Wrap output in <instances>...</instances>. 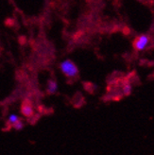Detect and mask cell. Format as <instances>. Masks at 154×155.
Segmentation results:
<instances>
[{
	"label": "cell",
	"mask_w": 154,
	"mask_h": 155,
	"mask_svg": "<svg viewBox=\"0 0 154 155\" xmlns=\"http://www.w3.org/2000/svg\"><path fill=\"white\" fill-rule=\"evenodd\" d=\"M130 92H132V85H130V83L124 84V86H123V93H124V95L129 96L130 94Z\"/></svg>",
	"instance_id": "cell-7"
},
{
	"label": "cell",
	"mask_w": 154,
	"mask_h": 155,
	"mask_svg": "<svg viewBox=\"0 0 154 155\" xmlns=\"http://www.w3.org/2000/svg\"><path fill=\"white\" fill-rule=\"evenodd\" d=\"M149 44V37L147 35H140L134 40L133 48L137 51H142L147 48Z\"/></svg>",
	"instance_id": "cell-2"
},
{
	"label": "cell",
	"mask_w": 154,
	"mask_h": 155,
	"mask_svg": "<svg viewBox=\"0 0 154 155\" xmlns=\"http://www.w3.org/2000/svg\"><path fill=\"white\" fill-rule=\"evenodd\" d=\"M21 113L22 114L26 116V117L29 118L34 114V110H33V106L30 100L26 99L23 101L22 105H21Z\"/></svg>",
	"instance_id": "cell-3"
},
{
	"label": "cell",
	"mask_w": 154,
	"mask_h": 155,
	"mask_svg": "<svg viewBox=\"0 0 154 155\" xmlns=\"http://www.w3.org/2000/svg\"><path fill=\"white\" fill-rule=\"evenodd\" d=\"M61 70L66 77L74 78L79 74V69L71 60H65L60 65Z\"/></svg>",
	"instance_id": "cell-1"
},
{
	"label": "cell",
	"mask_w": 154,
	"mask_h": 155,
	"mask_svg": "<svg viewBox=\"0 0 154 155\" xmlns=\"http://www.w3.org/2000/svg\"><path fill=\"white\" fill-rule=\"evenodd\" d=\"M58 90V84L55 81H49L48 84V92L49 94H55Z\"/></svg>",
	"instance_id": "cell-5"
},
{
	"label": "cell",
	"mask_w": 154,
	"mask_h": 155,
	"mask_svg": "<svg viewBox=\"0 0 154 155\" xmlns=\"http://www.w3.org/2000/svg\"><path fill=\"white\" fill-rule=\"evenodd\" d=\"M19 119H20V117H19L18 115L14 114H11L9 116V118H8V121H7V127L9 128V130L11 129L13 124H14L15 122H16L17 120H19Z\"/></svg>",
	"instance_id": "cell-4"
},
{
	"label": "cell",
	"mask_w": 154,
	"mask_h": 155,
	"mask_svg": "<svg viewBox=\"0 0 154 155\" xmlns=\"http://www.w3.org/2000/svg\"><path fill=\"white\" fill-rule=\"evenodd\" d=\"M12 128L14 129V130H21L23 128H24V123L22 122V120L21 119H19V120H17L16 122H15L13 125H12Z\"/></svg>",
	"instance_id": "cell-6"
}]
</instances>
